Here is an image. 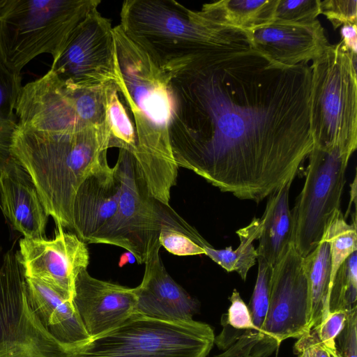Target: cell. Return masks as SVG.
<instances>
[{"mask_svg":"<svg viewBox=\"0 0 357 357\" xmlns=\"http://www.w3.org/2000/svg\"><path fill=\"white\" fill-rule=\"evenodd\" d=\"M311 67L278 63L246 33L170 77L169 137L178 167L259 203L289 182L314 147Z\"/></svg>","mask_w":357,"mask_h":357,"instance_id":"cell-1","label":"cell"},{"mask_svg":"<svg viewBox=\"0 0 357 357\" xmlns=\"http://www.w3.org/2000/svg\"><path fill=\"white\" fill-rule=\"evenodd\" d=\"M113 34L114 82L133 118L137 148L132 155L136 171L149 194L170 206L178 169L169 137L173 108L170 77L119 24L113 27Z\"/></svg>","mask_w":357,"mask_h":357,"instance_id":"cell-2","label":"cell"},{"mask_svg":"<svg viewBox=\"0 0 357 357\" xmlns=\"http://www.w3.org/2000/svg\"><path fill=\"white\" fill-rule=\"evenodd\" d=\"M109 135L102 126L59 130L15 128L13 158L31 177L48 215L57 227L73 229V206L79 185L109 165Z\"/></svg>","mask_w":357,"mask_h":357,"instance_id":"cell-3","label":"cell"},{"mask_svg":"<svg viewBox=\"0 0 357 357\" xmlns=\"http://www.w3.org/2000/svg\"><path fill=\"white\" fill-rule=\"evenodd\" d=\"M122 29L140 43L171 77L197 66L215 45L245 31L221 25L173 0H126Z\"/></svg>","mask_w":357,"mask_h":357,"instance_id":"cell-4","label":"cell"},{"mask_svg":"<svg viewBox=\"0 0 357 357\" xmlns=\"http://www.w3.org/2000/svg\"><path fill=\"white\" fill-rule=\"evenodd\" d=\"M100 0H6L0 10V61L12 74L43 54L56 61Z\"/></svg>","mask_w":357,"mask_h":357,"instance_id":"cell-5","label":"cell"},{"mask_svg":"<svg viewBox=\"0 0 357 357\" xmlns=\"http://www.w3.org/2000/svg\"><path fill=\"white\" fill-rule=\"evenodd\" d=\"M121 181V195L114 215L87 241L120 247L131 252L139 264L161 247V231L172 228L195 242L200 234L170 206L153 198L136 171L132 155L119 150L115 164Z\"/></svg>","mask_w":357,"mask_h":357,"instance_id":"cell-6","label":"cell"},{"mask_svg":"<svg viewBox=\"0 0 357 357\" xmlns=\"http://www.w3.org/2000/svg\"><path fill=\"white\" fill-rule=\"evenodd\" d=\"M356 54L342 42L329 45L312 61L310 126L314 147L340 149L351 154L357 148Z\"/></svg>","mask_w":357,"mask_h":357,"instance_id":"cell-7","label":"cell"},{"mask_svg":"<svg viewBox=\"0 0 357 357\" xmlns=\"http://www.w3.org/2000/svg\"><path fill=\"white\" fill-rule=\"evenodd\" d=\"M215 335L207 324L133 314L112 330L68 347L66 357H207Z\"/></svg>","mask_w":357,"mask_h":357,"instance_id":"cell-8","label":"cell"},{"mask_svg":"<svg viewBox=\"0 0 357 357\" xmlns=\"http://www.w3.org/2000/svg\"><path fill=\"white\" fill-rule=\"evenodd\" d=\"M352 154L340 149L313 147L303 188L291 209V243L304 257L317 246L340 210L345 174Z\"/></svg>","mask_w":357,"mask_h":357,"instance_id":"cell-9","label":"cell"},{"mask_svg":"<svg viewBox=\"0 0 357 357\" xmlns=\"http://www.w3.org/2000/svg\"><path fill=\"white\" fill-rule=\"evenodd\" d=\"M67 349L34 313L24 268L9 250L0 261V357H66Z\"/></svg>","mask_w":357,"mask_h":357,"instance_id":"cell-10","label":"cell"},{"mask_svg":"<svg viewBox=\"0 0 357 357\" xmlns=\"http://www.w3.org/2000/svg\"><path fill=\"white\" fill-rule=\"evenodd\" d=\"M310 299L303 257L292 243L273 267L270 300L262 328L264 357L270 356L288 338L310 331Z\"/></svg>","mask_w":357,"mask_h":357,"instance_id":"cell-11","label":"cell"},{"mask_svg":"<svg viewBox=\"0 0 357 357\" xmlns=\"http://www.w3.org/2000/svg\"><path fill=\"white\" fill-rule=\"evenodd\" d=\"M115 67L113 26L97 10L77 28L50 69L71 87L90 88L114 82Z\"/></svg>","mask_w":357,"mask_h":357,"instance_id":"cell-12","label":"cell"},{"mask_svg":"<svg viewBox=\"0 0 357 357\" xmlns=\"http://www.w3.org/2000/svg\"><path fill=\"white\" fill-rule=\"evenodd\" d=\"M57 228L52 240L21 239L17 254L26 278L38 280L73 301L75 279L87 268L89 252L75 234Z\"/></svg>","mask_w":357,"mask_h":357,"instance_id":"cell-13","label":"cell"},{"mask_svg":"<svg viewBox=\"0 0 357 357\" xmlns=\"http://www.w3.org/2000/svg\"><path fill=\"white\" fill-rule=\"evenodd\" d=\"M135 287L91 276L82 270L75 281L73 303L91 338L119 326L135 312Z\"/></svg>","mask_w":357,"mask_h":357,"instance_id":"cell-14","label":"cell"},{"mask_svg":"<svg viewBox=\"0 0 357 357\" xmlns=\"http://www.w3.org/2000/svg\"><path fill=\"white\" fill-rule=\"evenodd\" d=\"M245 33L255 50L289 66L312 61L330 45L318 19L306 24L274 21Z\"/></svg>","mask_w":357,"mask_h":357,"instance_id":"cell-15","label":"cell"},{"mask_svg":"<svg viewBox=\"0 0 357 357\" xmlns=\"http://www.w3.org/2000/svg\"><path fill=\"white\" fill-rule=\"evenodd\" d=\"M160 248L155 249L144 263L142 281L135 287L134 314L167 321L192 320L198 310V302L168 273Z\"/></svg>","mask_w":357,"mask_h":357,"instance_id":"cell-16","label":"cell"},{"mask_svg":"<svg viewBox=\"0 0 357 357\" xmlns=\"http://www.w3.org/2000/svg\"><path fill=\"white\" fill-rule=\"evenodd\" d=\"M0 205L12 226L26 238H45L48 215L26 171L13 158L0 171Z\"/></svg>","mask_w":357,"mask_h":357,"instance_id":"cell-17","label":"cell"},{"mask_svg":"<svg viewBox=\"0 0 357 357\" xmlns=\"http://www.w3.org/2000/svg\"><path fill=\"white\" fill-rule=\"evenodd\" d=\"M121 181L114 165L89 176L79 185L73 206V229L84 243L115 213Z\"/></svg>","mask_w":357,"mask_h":357,"instance_id":"cell-18","label":"cell"},{"mask_svg":"<svg viewBox=\"0 0 357 357\" xmlns=\"http://www.w3.org/2000/svg\"><path fill=\"white\" fill-rule=\"evenodd\" d=\"M31 307L45 329L68 347L86 342L87 333L73 301L43 282L26 278Z\"/></svg>","mask_w":357,"mask_h":357,"instance_id":"cell-19","label":"cell"},{"mask_svg":"<svg viewBox=\"0 0 357 357\" xmlns=\"http://www.w3.org/2000/svg\"><path fill=\"white\" fill-rule=\"evenodd\" d=\"M289 182L268 197L261 219L258 238L257 258L273 267L283 257L291 243L293 222L289 208Z\"/></svg>","mask_w":357,"mask_h":357,"instance_id":"cell-20","label":"cell"},{"mask_svg":"<svg viewBox=\"0 0 357 357\" xmlns=\"http://www.w3.org/2000/svg\"><path fill=\"white\" fill-rule=\"evenodd\" d=\"M258 272L248 305L254 331L240 335L233 344L215 357H264L262 328L269 306L273 267L257 258Z\"/></svg>","mask_w":357,"mask_h":357,"instance_id":"cell-21","label":"cell"},{"mask_svg":"<svg viewBox=\"0 0 357 357\" xmlns=\"http://www.w3.org/2000/svg\"><path fill=\"white\" fill-rule=\"evenodd\" d=\"M278 0H221L199 10L215 23L250 32L274 21Z\"/></svg>","mask_w":357,"mask_h":357,"instance_id":"cell-22","label":"cell"},{"mask_svg":"<svg viewBox=\"0 0 357 357\" xmlns=\"http://www.w3.org/2000/svg\"><path fill=\"white\" fill-rule=\"evenodd\" d=\"M303 267L307 279L310 315L309 328L318 327L329 314L331 261L329 245L321 240L317 246L303 257Z\"/></svg>","mask_w":357,"mask_h":357,"instance_id":"cell-23","label":"cell"},{"mask_svg":"<svg viewBox=\"0 0 357 357\" xmlns=\"http://www.w3.org/2000/svg\"><path fill=\"white\" fill-rule=\"evenodd\" d=\"M261 219L254 217L247 226L237 230L240 244L233 250L231 246L215 249L204 238L198 245L204 250V255L220 266L226 271L236 272L245 281L250 269L257 260V250L253 242L258 240L261 231Z\"/></svg>","mask_w":357,"mask_h":357,"instance_id":"cell-24","label":"cell"},{"mask_svg":"<svg viewBox=\"0 0 357 357\" xmlns=\"http://www.w3.org/2000/svg\"><path fill=\"white\" fill-rule=\"evenodd\" d=\"M22 76L10 73L0 61V171L12 158L10 146L17 126L15 105Z\"/></svg>","mask_w":357,"mask_h":357,"instance_id":"cell-25","label":"cell"},{"mask_svg":"<svg viewBox=\"0 0 357 357\" xmlns=\"http://www.w3.org/2000/svg\"><path fill=\"white\" fill-rule=\"evenodd\" d=\"M105 123L109 149L117 148L133 155L137 148L135 128L126 105L121 100L115 82L108 97Z\"/></svg>","mask_w":357,"mask_h":357,"instance_id":"cell-26","label":"cell"},{"mask_svg":"<svg viewBox=\"0 0 357 357\" xmlns=\"http://www.w3.org/2000/svg\"><path fill=\"white\" fill-rule=\"evenodd\" d=\"M64 84L79 121L85 126L105 125L107 102L114 82L90 88Z\"/></svg>","mask_w":357,"mask_h":357,"instance_id":"cell-27","label":"cell"},{"mask_svg":"<svg viewBox=\"0 0 357 357\" xmlns=\"http://www.w3.org/2000/svg\"><path fill=\"white\" fill-rule=\"evenodd\" d=\"M321 240L326 241L329 245L331 284L340 265L349 255L357 251L356 221L348 223L341 210H338L329 222Z\"/></svg>","mask_w":357,"mask_h":357,"instance_id":"cell-28","label":"cell"},{"mask_svg":"<svg viewBox=\"0 0 357 357\" xmlns=\"http://www.w3.org/2000/svg\"><path fill=\"white\" fill-rule=\"evenodd\" d=\"M357 251L340 265L331 284L330 312L347 311L357 307Z\"/></svg>","mask_w":357,"mask_h":357,"instance_id":"cell-29","label":"cell"},{"mask_svg":"<svg viewBox=\"0 0 357 357\" xmlns=\"http://www.w3.org/2000/svg\"><path fill=\"white\" fill-rule=\"evenodd\" d=\"M229 300L231 305L221 317L222 330L214 339V344L222 351L229 348L240 335L254 331L249 307L236 289Z\"/></svg>","mask_w":357,"mask_h":357,"instance_id":"cell-30","label":"cell"},{"mask_svg":"<svg viewBox=\"0 0 357 357\" xmlns=\"http://www.w3.org/2000/svg\"><path fill=\"white\" fill-rule=\"evenodd\" d=\"M320 3L321 0H278L274 21L296 24L312 23L321 14Z\"/></svg>","mask_w":357,"mask_h":357,"instance_id":"cell-31","label":"cell"},{"mask_svg":"<svg viewBox=\"0 0 357 357\" xmlns=\"http://www.w3.org/2000/svg\"><path fill=\"white\" fill-rule=\"evenodd\" d=\"M159 242L169 252L177 256L204 255V249L185 234L172 228L163 229Z\"/></svg>","mask_w":357,"mask_h":357,"instance_id":"cell-32","label":"cell"},{"mask_svg":"<svg viewBox=\"0 0 357 357\" xmlns=\"http://www.w3.org/2000/svg\"><path fill=\"white\" fill-rule=\"evenodd\" d=\"M321 14L331 22L333 28L347 24H356V0H324L320 3Z\"/></svg>","mask_w":357,"mask_h":357,"instance_id":"cell-33","label":"cell"},{"mask_svg":"<svg viewBox=\"0 0 357 357\" xmlns=\"http://www.w3.org/2000/svg\"><path fill=\"white\" fill-rule=\"evenodd\" d=\"M346 312L344 325L335 338L336 351L341 357H357V307Z\"/></svg>","mask_w":357,"mask_h":357,"instance_id":"cell-34","label":"cell"},{"mask_svg":"<svg viewBox=\"0 0 357 357\" xmlns=\"http://www.w3.org/2000/svg\"><path fill=\"white\" fill-rule=\"evenodd\" d=\"M346 316V311L330 312L318 327L314 328L320 341L328 350H336L335 338L344 325Z\"/></svg>","mask_w":357,"mask_h":357,"instance_id":"cell-35","label":"cell"},{"mask_svg":"<svg viewBox=\"0 0 357 357\" xmlns=\"http://www.w3.org/2000/svg\"><path fill=\"white\" fill-rule=\"evenodd\" d=\"M297 340L294 350L298 357H331L332 351L325 347L314 328Z\"/></svg>","mask_w":357,"mask_h":357,"instance_id":"cell-36","label":"cell"},{"mask_svg":"<svg viewBox=\"0 0 357 357\" xmlns=\"http://www.w3.org/2000/svg\"><path fill=\"white\" fill-rule=\"evenodd\" d=\"M341 42L343 47L351 54H357L356 24H344L340 29Z\"/></svg>","mask_w":357,"mask_h":357,"instance_id":"cell-37","label":"cell"},{"mask_svg":"<svg viewBox=\"0 0 357 357\" xmlns=\"http://www.w3.org/2000/svg\"><path fill=\"white\" fill-rule=\"evenodd\" d=\"M135 261L136 259L134 255L131 252L127 251L120 257L119 266V267H123L128 264H134Z\"/></svg>","mask_w":357,"mask_h":357,"instance_id":"cell-38","label":"cell"},{"mask_svg":"<svg viewBox=\"0 0 357 357\" xmlns=\"http://www.w3.org/2000/svg\"><path fill=\"white\" fill-rule=\"evenodd\" d=\"M331 357H341L337 353V351H331Z\"/></svg>","mask_w":357,"mask_h":357,"instance_id":"cell-39","label":"cell"},{"mask_svg":"<svg viewBox=\"0 0 357 357\" xmlns=\"http://www.w3.org/2000/svg\"><path fill=\"white\" fill-rule=\"evenodd\" d=\"M6 2V0H0V10L2 8V7L3 6L4 3Z\"/></svg>","mask_w":357,"mask_h":357,"instance_id":"cell-40","label":"cell"}]
</instances>
